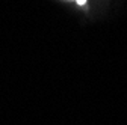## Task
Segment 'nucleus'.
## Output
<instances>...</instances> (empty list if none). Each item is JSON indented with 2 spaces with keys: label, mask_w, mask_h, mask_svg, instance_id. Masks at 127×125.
<instances>
[{
  "label": "nucleus",
  "mask_w": 127,
  "mask_h": 125,
  "mask_svg": "<svg viewBox=\"0 0 127 125\" xmlns=\"http://www.w3.org/2000/svg\"><path fill=\"white\" fill-rule=\"evenodd\" d=\"M77 2V5H80V6H83L85 3H86V0H76Z\"/></svg>",
  "instance_id": "f257e3e1"
}]
</instances>
